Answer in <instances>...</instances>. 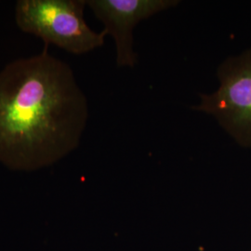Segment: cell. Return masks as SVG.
Listing matches in <instances>:
<instances>
[{
    "mask_svg": "<svg viewBox=\"0 0 251 251\" xmlns=\"http://www.w3.org/2000/svg\"><path fill=\"white\" fill-rule=\"evenodd\" d=\"M20 58L0 71V163L34 171L80 144L88 100L71 66L49 52Z\"/></svg>",
    "mask_w": 251,
    "mask_h": 251,
    "instance_id": "1",
    "label": "cell"
},
{
    "mask_svg": "<svg viewBox=\"0 0 251 251\" xmlns=\"http://www.w3.org/2000/svg\"><path fill=\"white\" fill-rule=\"evenodd\" d=\"M86 0H18L14 16L19 29L45 46L69 53H89L104 44L105 31H93L84 17Z\"/></svg>",
    "mask_w": 251,
    "mask_h": 251,
    "instance_id": "2",
    "label": "cell"
},
{
    "mask_svg": "<svg viewBox=\"0 0 251 251\" xmlns=\"http://www.w3.org/2000/svg\"><path fill=\"white\" fill-rule=\"evenodd\" d=\"M216 75L218 89L198 93L191 109L214 118L235 144L251 149V47L225 59Z\"/></svg>",
    "mask_w": 251,
    "mask_h": 251,
    "instance_id": "3",
    "label": "cell"
},
{
    "mask_svg": "<svg viewBox=\"0 0 251 251\" xmlns=\"http://www.w3.org/2000/svg\"><path fill=\"white\" fill-rule=\"evenodd\" d=\"M95 17L102 23L107 36L116 45L118 68H134L138 54L134 50L133 31L144 20L178 6L179 0H86Z\"/></svg>",
    "mask_w": 251,
    "mask_h": 251,
    "instance_id": "4",
    "label": "cell"
}]
</instances>
